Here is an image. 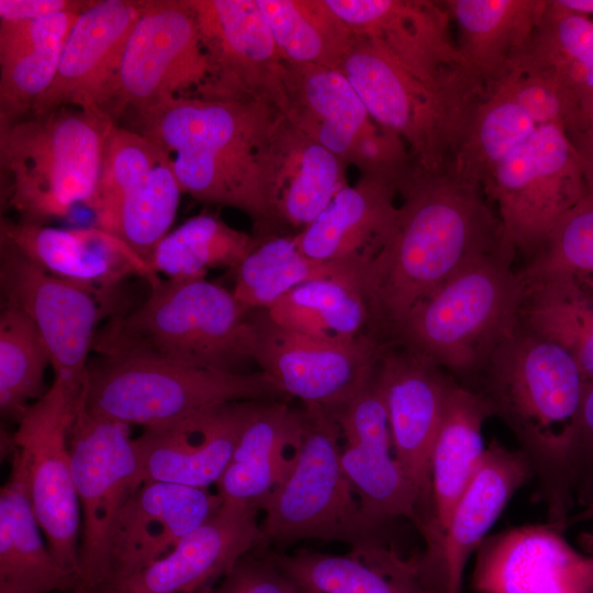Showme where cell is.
<instances>
[{"mask_svg":"<svg viewBox=\"0 0 593 593\" xmlns=\"http://www.w3.org/2000/svg\"><path fill=\"white\" fill-rule=\"evenodd\" d=\"M0 287L3 305L23 312L40 332L54 379L83 391L88 356L103 307L111 302L76 282L54 276L0 238Z\"/></svg>","mask_w":593,"mask_h":593,"instance_id":"cell-15","label":"cell"},{"mask_svg":"<svg viewBox=\"0 0 593 593\" xmlns=\"http://www.w3.org/2000/svg\"><path fill=\"white\" fill-rule=\"evenodd\" d=\"M286 396L262 371L226 372L167 361L103 358L89 368L86 407L93 414L143 428L184 419L236 401Z\"/></svg>","mask_w":593,"mask_h":593,"instance_id":"cell-8","label":"cell"},{"mask_svg":"<svg viewBox=\"0 0 593 593\" xmlns=\"http://www.w3.org/2000/svg\"><path fill=\"white\" fill-rule=\"evenodd\" d=\"M181 193L165 155L147 178L124 198L105 232L121 239L149 265L156 246L170 232Z\"/></svg>","mask_w":593,"mask_h":593,"instance_id":"cell-44","label":"cell"},{"mask_svg":"<svg viewBox=\"0 0 593 593\" xmlns=\"http://www.w3.org/2000/svg\"><path fill=\"white\" fill-rule=\"evenodd\" d=\"M253 552L240 558L211 593H300L273 557Z\"/></svg>","mask_w":593,"mask_h":593,"instance_id":"cell-49","label":"cell"},{"mask_svg":"<svg viewBox=\"0 0 593 593\" xmlns=\"http://www.w3.org/2000/svg\"><path fill=\"white\" fill-rule=\"evenodd\" d=\"M51 366L46 345L34 323L20 310L2 305L0 314V410L15 423L45 395Z\"/></svg>","mask_w":593,"mask_h":593,"instance_id":"cell-42","label":"cell"},{"mask_svg":"<svg viewBox=\"0 0 593 593\" xmlns=\"http://www.w3.org/2000/svg\"><path fill=\"white\" fill-rule=\"evenodd\" d=\"M256 329L233 291L206 279H163L128 313H114L92 350L103 358L136 357L243 373L255 361Z\"/></svg>","mask_w":593,"mask_h":593,"instance_id":"cell-4","label":"cell"},{"mask_svg":"<svg viewBox=\"0 0 593 593\" xmlns=\"http://www.w3.org/2000/svg\"><path fill=\"white\" fill-rule=\"evenodd\" d=\"M115 124L101 109L66 107L0 126L1 188L20 222L45 224L91 206Z\"/></svg>","mask_w":593,"mask_h":593,"instance_id":"cell-5","label":"cell"},{"mask_svg":"<svg viewBox=\"0 0 593 593\" xmlns=\"http://www.w3.org/2000/svg\"><path fill=\"white\" fill-rule=\"evenodd\" d=\"M86 393L87 389L79 392L54 379L12 435L13 447L25 459L31 502L47 546L76 578L81 521L68 435Z\"/></svg>","mask_w":593,"mask_h":593,"instance_id":"cell-14","label":"cell"},{"mask_svg":"<svg viewBox=\"0 0 593 593\" xmlns=\"http://www.w3.org/2000/svg\"><path fill=\"white\" fill-rule=\"evenodd\" d=\"M301 436L300 410L282 400L264 401L244 428L216 492L224 502L259 512L291 468Z\"/></svg>","mask_w":593,"mask_h":593,"instance_id":"cell-32","label":"cell"},{"mask_svg":"<svg viewBox=\"0 0 593 593\" xmlns=\"http://www.w3.org/2000/svg\"><path fill=\"white\" fill-rule=\"evenodd\" d=\"M338 70L371 119L404 139L418 167L455 174L473 113L445 100L366 36L354 35Z\"/></svg>","mask_w":593,"mask_h":593,"instance_id":"cell-9","label":"cell"},{"mask_svg":"<svg viewBox=\"0 0 593 593\" xmlns=\"http://www.w3.org/2000/svg\"><path fill=\"white\" fill-rule=\"evenodd\" d=\"M347 164L358 168L362 176L391 181L398 188L415 161L398 133L373 121L355 143Z\"/></svg>","mask_w":593,"mask_h":593,"instance_id":"cell-48","label":"cell"},{"mask_svg":"<svg viewBox=\"0 0 593 593\" xmlns=\"http://www.w3.org/2000/svg\"><path fill=\"white\" fill-rule=\"evenodd\" d=\"M331 412L344 440L342 468L365 514L380 526L405 517L421 527L416 495L394 456L374 376L362 391Z\"/></svg>","mask_w":593,"mask_h":593,"instance_id":"cell-21","label":"cell"},{"mask_svg":"<svg viewBox=\"0 0 593 593\" xmlns=\"http://www.w3.org/2000/svg\"><path fill=\"white\" fill-rule=\"evenodd\" d=\"M223 503L221 495L210 489L144 482L120 513L105 582L135 572L169 553L217 513Z\"/></svg>","mask_w":593,"mask_h":593,"instance_id":"cell-25","label":"cell"},{"mask_svg":"<svg viewBox=\"0 0 593 593\" xmlns=\"http://www.w3.org/2000/svg\"><path fill=\"white\" fill-rule=\"evenodd\" d=\"M280 112L258 101L177 99L134 115L167 156L183 193L237 209L269 230L260 155Z\"/></svg>","mask_w":593,"mask_h":593,"instance_id":"cell-3","label":"cell"},{"mask_svg":"<svg viewBox=\"0 0 593 593\" xmlns=\"http://www.w3.org/2000/svg\"><path fill=\"white\" fill-rule=\"evenodd\" d=\"M575 521H582V519H593V501H590L585 510L580 513L577 517H574Z\"/></svg>","mask_w":593,"mask_h":593,"instance_id":"cell-54","label":"cell"},{"mask_svg":"<svg viewBox=\"0 0 593 593\" xmlns=\"http://www.w3.org/2000/svg\"><path fill=\"white\" fill-rule=\"evenodd\" d=\"M548 0L443 1L459 30L458 48L490 86L530 46Z\"/></svg>","mask_w":593,"mask_h":593,"instance_id":"cell-35","label":"cell"},{"mask_svg":"<svg viewBox=\"0 0 593 593\" xmlns=\"http://www.w3.org/2000/svg\"><path fill=\"white\" fill-rule=\"evenodd\" d=\"M559 527L526 525L484 539L471 577L475 593H593V555Z\"/></svg>","mask_w":593,"mask_h":593,"instance_id":"cell-22","label":"cell"},{"mask_svg":"<svg viewBox=\"0 0 593 593\" xmlns=\"http://www.w3.org/2000/svg\"><path fill=\"white\" fill-rule=\"evenodd\" d=\"M398 195L392 233L362 276L369 333L385 342L415 304L508 244L482 190L455 174L414 164L399 182Z\"/></svg>","mask_w":593,"mask_h":593,"instance_id":"cell-1","label":"cell"},{"mask_svg":"<svg viewBox=\"0 0 593 593\" xmlns=\"http://www.w3.org/2000/svg\"><path fill=\"white\" fill-rule=\"evenodd\" d=\"M348 166L279 113L260 155L269 230L305 228L348 184Z\"/></svg>","mask_w":593,"mask_h":593,"instance_id":"cell-24","label":"cell"},{"mask_svg":"<svg viewBox=\"0 0 593 593\" xmlns=\"http://www.w3.org/2000/svg\"><path fill=\"white\" fill-rule=\"evenodd\" d=\"M534 471L522 450L493 441L459 499L437 555L418 570L433 593H461L462 573L470 555L484 540L512 495Z\"/></svg>","mask_w":593,"mask_h":593,"instance_id":"cell-27","label":"cell"},{"mask_svg":"<svg viewBox=\"0 0 593 593\" xmlns=\"http://www.w3.org/2000/svg\"><path fill=\"white\" fill-rule=\"evenodd\" d=\"M471 378L477 383L470 389L521 444L540 480L550 524L562 529L572 504L570 454L585 384L578 363L518 324Z\"/></svg>","mask_w":593,"mask_h":593,"instance_id":"cell-2","label":"cell"},{"mask_svg":"<svg viewBox=\"0 0 593 593\" xmlns=\"http://www.w3.org/2000/svg\"><path fill=\"white\" fill-rule=\"evenodd\" d=\"M256 329L255 362L284 395L336 409L372 380L387 342L368 333L331 342L277 325L265 310L249 311Z\"/></svg>","mask_w":593,"mask_h":593,"instance_id":"cell-16","label":"cell"},{"mask_svg":"<svg viewBox=\"0 0 593 593\" xmlns=\"http://www.w3.org/2000/svg\"><path fill=\"white\" fill-rule=\"evenodd\" d=\"M286 63L338 69L354 33L326 0H257Z\"/></svg>","mask_w":593,"mask_h":593,"instance_id":"cell-39","label":"cell"},{"mask_svg":"<svg viewBox=\"0 0 593 593\" xmlns=\"http://www.w3.org/2000/svg\"><path fill=\"white\" fill-rule=\"evenodd\" d=\"M374 381L385 404L394 456L416 495L424 533L432 515V451L455 380L424 355L387 342Z\"/></svg>","mask_w":593,"mask_h":593,"instance_id":"cell-17","label":"cell"},{"mask_svg":"<svg viewBox=\"0 0 593 593\" xmlns=\"http://www.w3.org/2000/svg\"><path fill=\"white\" fill-rule=\"evenodd\" d=\"M0 490V593L71 592L77 578L51 552L36 518L26 463L18 448Z\"/></svg>","mask_w":593,"mask_h":593,"instance_id":"cell-31","label":"cell"},{"mask_svg":"<svg viewBox=\"0 0 593 593\" xmlns=\"http://www.w3.org/2000/svg\"><path fill=\"white\" fill-rule=\"evenodd\" d=\"M515 255L504 244L479 258L415 304L389 342L471 378L519 324L525 282Z\"/></svg>","mask_w":593,"mask_h":593,"instance_id":"cell-6","label":"cell"},{"mask_svg":"<svg viewBox=\"0 0 593 593\" xmlns=\"http://www.w3.org/2000/svg\"><path fill=\"white\" fill-rule=\"evenodd\" d=\"M354 35L382 46L413 76L451 104L473 113L486 86L449 31L443 1L326 0Z\"/></svg>","mask_w":593,"mask_h":593,"instance_id":"cell-13","label":"cell"},{"mask_svg":"<svg viewBox=\"0 0 593 593\" xmlns=\"http://www.w3.org/2000/svg\"><path fill=\"white\" fill-rule=\"evenodd\" d=\"M262 402L224 403L181 421L143 428L134 441L144 482L216 485Z\"/></svg>","mask_w":593,"mask_h":593,"instance_id":"cell-23","label":"cell"},{"mask_svg":"<svg viewBox=\"0 0 593 593\" xmlns=\"http://www.w3.org/2000/svg\"><path fill=\"white\" fill-rule=\"evenodd\" d=\"M143 5L144 0L92 1L67 36L53 85L30 114L66 107L107 112L130 34Z\"/></svg>","mask_w":593,"mask_h":593,"instance_id":"cell-20","label":"cell"},{"mask_svg":"<svg viewBox=\"0 0 593 593\" xmlns=\"http://www.w3.org/2000/svg\"><path fill=\"white\" fill-rule=\"evenodd\" d=\"M91 3L82 0H0V20L27 21L65 12L81 13Z\"/></svg>","mask_w":593,"mask_h":593,"instance_id":"cell-51","label":"cell"},{"mask_svg":"<svg viewBox=\"0 0 593 593\" xmlns=\"http://www.w3.org/2000/svg\"><path fill=\"white\" fill-rule=\"evenodd\" d=\"M212 65L208 100L258 101L278 110L284 69L257 0H188Z\"/></svg>","mask_w":593,"mask_h":593,"instance_id":"cell-18","label":"cell"},{"mask_svg":"<svg viewBox=\"0 0 593 593\" xmlns=\"http://www.w3.org/2000/svg\"><path fill=\"white\" fill-rule=\"evenodd\" d=\"M79 14L0 20V126L29 115L53 85L65 42Z\"/></svg>","mask_w":593,"mask_h":593,"instance_id":"cell-33","label":"cell"},{"mask_svg":"<svg viewBox=\"0 0 593 593\" xmlns=\"http://www.w3.org/2000/svg\"><path fill=\"white\" fill-rule=\"evenodd\" d=\"M265 311L283 328L325 340L347 342L369 333L361 288L339 280L300 284Z\"/></svg>","mask_w":593,"mask_h":593,"instance_id":"cell-38","label":"cell"},{"mask_svg":"<svg viewBox=\"0 0 593 593\" xmlns=\"http://www.w3.org/2000/svg\"><path fill=\"white\" fill-rule=\"evenodd\" d=\"M573 492L583 502L593 492V379L585 382L570 454Z\"/></svg>","mask_w":593,"mask_h":593,"instance_id":"cell-50","label":"cell"},{"mask_svg":"<svg viewBox=\"0 0 593 593\" xmlns=\"http://www.w3.org/2000/svg\"><path fill=\"white\" fill-rule=\"evenodd\" d=\"M164 156L145 135L115 124L105 142L96 194L89 208L97 227L108 228L124 198L147 178Z\"/></svg>","mask_w":593,"mask_h":593,"instance_id":"cell-46","label":"cell"},{"mask_svg":"<svg viewBox=\"0 0 593 593\" xmlns=\"http://www.w3.org/2000/svg\"><path fill=\"white\" fill-rule=\"evenodd\" d=\"M212 65L188 0H144L107 113H141L177 99L208 100Z\"/></svg>","mask_w":593,"mask_h":593,"instance_id":"cell-12","label":"cell"},{"mask_svg":"<svg viewBox=\"0 0 593 593\" xmlns=\"http://www.w3.org/2000/svg\"><path fill=\"white\" fill-rule=\"evenodd\" d=\"M259 238L217 216L199 214L169 232L156 246L149 266L170 280L205 279L210 269H236Z\"/></svg>","mask_w":593,"mask_h":593,"instance_id":"cell-40","label":"cell"},{"mask_svg":"<svg viewBox=\"0 0 593 593\" xmlns=\"http://www.w3.org/2000/svg\"><path fill=\"white\" fill-rule=\"evenodd\" d=\"M128 427L88 411L85 398L69 429L68 445L81 521L74 593H93L107 581L120 513L144 483Z\"/></svg>","mask_w":593,"mask_h":593,"instance_id":"cell-10","label":"cell"},{"mask_svg":"<svg viewBox=\"0 0 593 593\" xmlns=\"http://www.w3.org/2000/svg\"><path fill=\"white\" fill-rule=\"evenodd\" d=\"M491 415L475 391L452 382L432 451V515L424 533L427 550L422 563L437 555L455 506L482 463L486 450L482 425Z\"/></svg>","mask_w":593,"mask_h":593,"instance_id":"cell-29","label":"cell"},{"mask_svg":"<svg viewBox=\"0 0 593 593\" xmlns=\"http://www.w3.org/2000/svg\"><path fill=\"white\" fill-rule=\"evenodd\" d=\"M558 2L572 11L589 18L593 16V0H558Z\"/></svg>","mask_w":593,"mask_h":593,"instance_id":"cell-53","label":"cell"},{"mask_svg":"<svg viewBox=\"0 0 593 593\" xmlns=\"http://www.w3.org/2000/svg\"><path fill=\"white\" fill-rule=\"evenodd\" d=\"M537 126L503 90L486 88L466 133L455 175L481 189L494 167Z\"/></svg>","mask_w":593,"mask_h":593,"instance_id":"cell-41","label":"cell"},{"mask_svg":"<svg viewBox=\"0 0 593 593\" xmlns=\"http://www.w3.org/2000/svg\"><path fill=\"white\" fill-rule=\"evenodd\" d=\"M489 87L503 90L537 125L553 124L570 134L591 119L569 82L527 51Z\"/></svg>","mask_w":593,"mask_h":593,"instance_id":"cell-45","label":"cell"},{"mask_svg":"<svg viewBox=\"0 0 593 593\" xmlns=\"http://www.w3.org/2000/svg\"><path fill=\"white\" fill-rule=\"evenodd\" d=\"M396 197L393 182L360 175L312 223L293 234L295 245L312 258L355 265L365 271L392 233Z\"/></svg>","mask_w":593,"mask_h":593,"instance_id":"cell-28","label":"cell"},{"mask_svg":"<svg viewBox=\"0 0 593 593\" xmlns=\"http://www.w3.org/2000/svg\"><path fill=\"white\" fill-rule=\"evenodd\" d=\"M521 273L525 279L557 273L593 277V189L585 187Z\"/></svg>","mask_w":593,"mask_h":593,"instance_id":"cell-47","label":"cell"},{"mask_svg":"<svg viewBox=\"0 0 593 593\" xmlns=\"http://www.w3.org/2000/svg\"><path fill=\"white\" fill-rule=\"evenodd\" d=\"M523 279L519 325L566 350L578 363L584 381L592 380L593 290L572 275Z\"/></svg>","mask_w":593,"mask_h":593,"instance_id":"cell-36","label":"cell"},{"mask_svg":"<svg viewBox=\"0 0 593 593\" xmlns=\"http://www.w3.org/2000/svg\"><path fill=\"white\" fill-rule=\"evenodd\" d=\"M278 111L346 163L373 122L342 71L311 64L284 61Z\"/></svg>","mask_w":593,"mask_h":593,"instance_id":"cell-30","label":"cell"},{"mask_svg":"<svg viewBox=\"0 0 593 593\" xmlns=\"http://www.w3.org/2000/svg\"><path fill=\"white\" fill-rule=\"evenodd\" d=\"M294 461L260 507L267 542L339 540L353 548L379 542L382 527L362 511L340 463L342 432L329 409L303 404Z\"/></svg>","mask_w":593,"mask_h":593,"instance_id":"cell-7","label":"cell"},{"mask_svg":"<svg viewBox=\"0 0 593 593\" xmlns=\"http://www.w3.org/2000/svg\"><path fill=\"white\" fill-rule=\"evenodd\" d=\"M586 287L593 290V277L579 278Z\"/></svg>","mask_w":593,"mask_h":593,"instance_id":"cell-55","label":"cell"},{"mask_svg":"<svg viewBox=\"0 0 593 593\" xmlns=\"http://www.w3.org/2000/svg\"><path fill=\"white\" fill-rule=\"evenodd\" d=\"M505 240L532 259L584 190L577 153L563 128L538 125L484 180Z\"/></svg>","mask_w":593,"mask_h":593,"instance_id":"cell-11","label":"cell"},{"mask_svg":"<svg viewBox=\"0 0 593 593\" xmlns=\"http://www.w3.org/2000/svg\"><path fill=\"white\" fill-rule=\"evenodd\" d=\"M273 559L300 593H432L416 561L380 541L346 556L299 550Z\"/></svg>","mask_w":593,"mask_h":593,"instance_id":"cell-34","label":"cell"},{"mask_svg":"<svg viewBox=\"0 0 593 593\" xmlns=\"http://www.w3.org/2000/svg\"><path fill=\"white\" fill-rule=\"evenodd\" d=\"M567 135L577 153L585 187L593 189V116L582 128Z\"/></svg>","mask_w":593,"mask_h":593,"instance_id":"cell-52","label":"cell"},{"mask_svg":"<svg viewBox=\"0 0 593 593\" xmlns=\"http://www.w3.org/2000/svg\"><path fill=\"white\" fill-rule=\"evenodd\" d=\"M249 505L224 502L169 553L93 593H211L246 553L268 544Z\"/></svg>","mask_w":593,"mask_h":593,"instance_id":"cell-19","label":"cell"},{"mask_svg":"<svg viewBox=\"0 0 593 593\" xmlns=\"http://www.w3.org/2000/svg\"><path fill=\"white\" fill-rule=\"evenodd\" d=\"M233 294L246 311L268 310L295 287L315 280H339L362 290L363 270L303 254L293 235H269L235 269Z\"/></svg>","mask_w":593,"mask_h":593,"instance_id":"cell-37","label":"cell"},{"mask_svg":"<svg viewBox=\"0 0 593 593\" xmlns=\"http://www.w3.org/2000/svg\"><path fill=\"white\" fill-rule=\"evenodd\" d=\"M527 52L561 75L593 116V20L548 0Z\"/></svg>","mask_w":593,"mask_h":593,"instance_id":"cell-43","label":"cell"},{"mask_svg":"<svg viewBox=\"0 0 593 593\" xmlns=\"http://www.w3.org/2000/svg\"><path fill=\"white\" fill-rule=\"evenodd\" d=\"M0 238L13 244L45 271L86 287L112 303L131 276L152 287L161 279L128 246L99 228L64 230L1 217Z\"/></svg>","mask_w":593,"mask_h":593,"instance_id":"cell-26","label":"cell"}]
</instances>
